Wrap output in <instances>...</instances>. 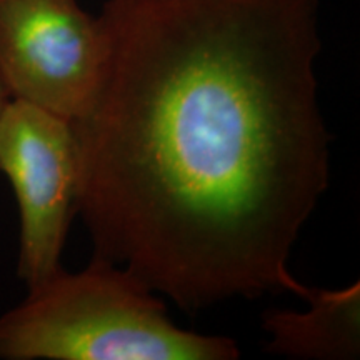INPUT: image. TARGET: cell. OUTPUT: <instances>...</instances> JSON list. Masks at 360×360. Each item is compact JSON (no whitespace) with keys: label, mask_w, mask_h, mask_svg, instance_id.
<instances>
[{"label":"cell","mask_w":360,"mask_h":360,"mask_svg":"<svg viewBox=\"0 0 360 360\" xmlns=\"http://www.w3.org/2000/svg\"><path fill=\"white\" fill-rule=\"evenodd\" d=\"M321 0H107L105 60L72 120L96 259L188 315L310 287L290 252L328 187Z\"/></svg>","instance_id":"1"},{"label":"cell","mask_w":360,"mask_h":360,"mask_svg":"<svg viewBox=\"0 0 360 360\" xmlns=\"http://www.w3.org/2000/svg\"><path fill=\"white\" fill-rule=\"evenodd\" d=\"M236 340L184 330L154 290L127 269L96 259L29 289L0 317L4 360H233Z\"/></svg>","instance_id":"2"},{"label":"cell","mask_w":360,"mask_h":360,"mask_svg":"<svg viewBox=\"0 0 360 360\" xmlns=\"http://www.w3.org/2000/svg\"><path fill=\"white\" fill-rule=\"evenodd\" d=\"M0 172L19 205V277L34 289L62 269L77 214L79 152L70 120L12 98L0 117Z\"/></svg>","instance_id":"3"},{"label":"cell","mask_w":360,"mask_h":360,"mask_svg":"<svg viewBox=\"0 0 360 360\" xmlns=\"http://www.w3.org/2000/svg\"><path fill=\"white\" fill-rule=\"evenodd\" d=\"M105 60L98 17L77 0H0V77L12 98L75 120Z\"/></svg>","instance_id":"4"},{"label":"cell","mask_w":360,"mask_h":360,"mask_svg":"<svg viewBox=\"0 0 360 360\" xmlns=\"http://www.w3.org/2000/svg\"><path fill=\"white\" fill-rule=\"evenodd\" d=\"M307 312L265 315L269 350L295 359H354L359 354V283L342 290L310 289Z\"/></svg>","instance_id":"5"},{"label":"cell","mask_w":360,"mask_h":360,"mask_svg":"<svg viewBox=\"0 0 360 360\" xmlns=\"http://www.w3.org/2000/svg\"><path fill=\"white\" fill-rule=\"evenodd\" d=\"M11 101H12L11 94H8L6 84H4L2 77H0V117H2L4 110H6V107L8 105V102Z\"/></svg>","instance_id":"6"}]
</instances>
